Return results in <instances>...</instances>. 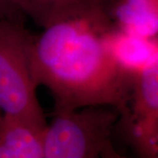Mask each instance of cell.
<instances>
[{
  "instance_id": "1",
  "label": "cell",
  "mask_w": 158,
  "mask_h": 158,
  "mask_svg": "<svg viewBox=\"0 0 158 158\" xmlns=\"http://www.w3.org/2000/svg\"><path fill=\"white\" fill-rule=\"evenodd\" d=\"M42 32L32 36L29 60L36 87L54 98V113L86 106H111L122 113L136 71L116 56L119 31L106 0H65L36 21Z\"/></svg>"
},
{
  "instance_id": "2",
  "label": "cell",
  "mask_w": 158,
  "mask_h": 158,
  "mask_svg": "<svg viewBox=\"0 0 158 158\" xmlns=\"http://www.w3.org/2000/svg\"><path fill=\"white\" fill-rule=\"evenodd\" d=\"M119 113L111 106H86L54 113L43 137L44 158H118L112 135Z\"/></svg>"
},
{
  "instance_id": "3",
  "label": "cell",
  "mask_w": 158,
  "mask_h": 158,
  "mask_svg": "<svg viewBox=\"0 0 158 158\" xmlns=\"http://www.w3.org/2000/svg\"><path fill=\"white\" fill-rule=\"evenodd\" d=\"M32 36L23 18L0 19V109L46 129L48 124L30 69Z\"/></svg>"
},
{
  "instance_id": "4",
  "label": "cell",
  "mask_w": 158,
  "mask_h": 158,
  "mask_svg": "<svg viewBox=\"0 0 158 158\" xmlns=\"http://www.w3.org/2000/svg\"><path fill=\"white\" fill-rule=\"evenodd\" d=\"M141 157L156 158L158 146V50L136 71L129 100L115 129Z\"/></svg>"
},
{
  "instance_id": "5",
  "label": "cell",
  "mask_w": 158,
  "mask_h": 158,
  "mask_svg": "<svg viewBox=\"0 0 158 158\" xmlns=\"http://www.w3.org/2000/svg\"><path fill=\"white\" fill-rule=\"evenodd\" d=\"M111 18L125 34L158 39V0H106Z\"/></svg>"
},
{
  "instance_id": "6",
  "label": "cell",
  "mask_w": 158,
  "mask_h": 158,
  "mask_svg": "<svg viewBox=\"0 0 158 158\" xmlns=\"http://www.w3.org/2000/svg\"><path fill=\"white\" fill-rule=\"evenodd\" d=\"M45 130L4 113L0 127V158H44Z\"/></svg>"
},
{
  "instance_id": "7",
  "label": "cell",
  "mask_w": 158,
  "mask_h": 158,
  "mask_svg": "<svg viewBox=\"0 0 158 158\" xmlns=\"http://www.w3.org/2000/svg\"><path fill=\"white\" fill-rule=\"evenodd\" d=\"M65 0H14L19 8L34 19V22L39 19L48 9L60 2Z\"/></svg>"
},
{
  "instance_id": "8",
  "label": "cell",
  "mask_w": 158,
  "mask_h": 158,
  "mask_svg": "<svg viewBox=\"0 0 158 158\" xmlns=\"http://www.w3.org/2000/svg\"><path fill=\"white\" fill-rule=\"evenodd\" d=\"M24 15L14 0H0V19L23 18Z\"/></svg>"
},
{
  "instance_id": "9",
  "label": "cell",
  "mask_w": 158,
  "mask_h": 158,
  "mask_svg": "<svg viewBox=\"0 0 158 158\" xmlns=\"http://www.w3.org/2000/svg\"><path fill=\"white\" fill-rule=\"evenodd\" d=\"M2 110L0 109V112H1ZM4 115V114H3ZM3 115L1 114V113H0V127H1V125H2V121H3Z\"/></svg>"
},
{
  "instance_id": "10",
  "label": "cell",
  "mask_w": 158,
  "mask_h": 158,
  "mask_svg": "<svg viewBox=\"0 0 158 158\" xmlns=\"http://www.w3.org/2000/svg\"><path fill=\"white\" fill-rule=\"evenodd\" d=\"M156 158H158V146H157V149H156Z\"/></svg>"
}]
</instances>
